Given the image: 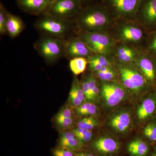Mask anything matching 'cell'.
I'll return each instance as SVG.
<instances>
[{"label":"cell","instance_id":"cell-11","mask_svg":"<svg viewBox=\"0 0 156 156\" xmlns=\"http://www.w3.org/2000/svg\"><path fill=\"white\" fill-rule=\"evenodd\" d=\"M136 118L140 124H147L156 118V89L148 92L137 107Z\"/></svg>","mask_w":156,"mask_h":156},{"label":"cell","instance_id":"cell-10","mask_svg":"<svg viewBox=\"0 0 156 156\" xmlns=\"http://www.w3.org/2000/svg\"><path fill=\"white\" fill-rule=\"evenodd\" d=\"M143 0H107L108 5L118 17L126 19L135 17Z\"/></svg>","mask_w":156,"mask_h":156},{"label":"cell","instance_id":"cell-2","mask_svg":"<svg viewBox=\"0 0 156 156\" xmlns=\"http://www.w3.org/2000/svg\"><path fill=\"white\" fill-rule=\"evenodd\" d=\"M109 12L100 6H92L81 11L76 16V23L82 31H102L110 25Z\"/></svg>","mask_w":156,"mask_h":156},{"label":"cell","instance_id":"cell-3","mask_svg":"<svg viewBox=\"0 0 156 156\" xmlns=\"http://www.w3.org/2000/svg\"><path fill=\"white\" fill-rule=\"evenodd\" d=\"M35 28L43 36H48L61 40L67 39L71 29L69 20L55 17L44 13L34 23Z\"/></svg>","mask_w":156,"mask_h":156},{"label":"cell","instance_id":"cell-18","mask_svg":"<svg viewBox=\"0 0 156 156\" xmlns=\"http://www.w3.org/2000/svg\"><path fill=\"white\" fill-rule=\"evenodd\" d=\"M69 101L75 108L80 106L87 101L81 83L76 78L74 79L70 91Z\"/></svg>","mask_w":156,"mask_h":156},{"label":"cell","instance_id":"cell-33","mask_svg":"<svg viewBox=\"0 0 156 156\" xmlns=\"http://www.w3.org/2000/svg\"><path fill=\"white\" fill-rule=\"evenodd\" d=\"M81 85H82V89H83V91L84 95H85V97H86L87 101H90V102H93L92 93H91L90 89H89V84H88V82H87V78H85L83 80V81L81 83Z\"/></svg>","mask_w":156,"mask_h":156},{"label":"cell","instance_id":"cell-38","mask_svg":"<svg viewBox=\"0 0 156 156\" xmlns=\"http://www.w3.org/2000/svg\"><path fill=\"white\" fill-rule=\"evenodd\" d=\"M55 1V0H50V4H51V3L53 2H54V1Z\"/></svg>","mask_w":156,"mask_h":156},{"label":"cell","instance_id":"cell-31","mask_svg":"<svg viewBox=\"0 0 156 156\" xmlns=\"http://www.w3.org/2000/svg\"><path fill=\"white\" fill-rule=\"evenodd\" d=\"M8 12H7L2 4L0 6V34L2 35L7 34L6 24L8 19Z\"/></svg>","mask_w":156,"mask_h":156},{"label":"cell","instance_id":"cell-16","mask_svg":"<svg viewBox=\"0 0 156 156\" xmlns=\"http://www.w3.org/2000/svg\"><path fill=\"white\" fill-rule=\"evenodd\" d=\"M119 38L127 43H137L142 40L144 36L143 31L133 24H124L118 30Z\"/></svg>","mask_w":156,"mask_h":156},{"label":"cell","instance_id":"cell-36","mask_svg":"<svg viewBox=\"0 0 156 156\" xmlns=\"http://www.w3.org/2000/svg\"><path fill=\"white\" fill-rule=\"evenodd\" d=\"M76 156H97L94 153L87 151H82L76 152Z\"/></svg>","mask_w":156,"mask_h":156},{"label":"cell","instance_id":"cell-7","mask_svg":"<svg viewBox=\"0 0 156 156\" xmlns=\"http://www.w3.org/2000/svg\"><path fill=\"white\" fill-rule=\"evenodd\" d=\"M107 125L116 136H126L131 131L133 126V118L131 111L126 108L116 109L109 116Z\"/></svg>","mask_w":156,"mask_h":156},{"label":"cell","instance_id":"cell-13","mask_svg":"<svg viewBox=\"0 0 156 156\" xmlns=\"http://www.w3.org/2000/svg\"><path fill=\"white\" fill-rule=\"evenodd\" d=\"M134 64L154 89H156V58L147 53L138 56Z\"/></svg>","mask_w":156,"mask_h":156},{"label":"cell","instance_id":"cell-26","mask_svg":"<svg viewBox=\"0 0 156 156\" xmlns=\"http://www.w3.org/2000/svg\"><path fill=\"white\" fill-rule=\"evenodd\" d=\"M98 121L96 118L92 116H86L82 118L78 122L77 128L92 131L98 126Z\"/></svg>","mask_w":156,"mask_h":156},{"label":"cell","instance_id":"cell-1","mask_svg":"<svg viewBox=\"0 0 156 156\" xmlns=\"http://www.w3.org/2000/svg\"><path fill=\"white\" fill-rule=\"evenodd\" d=\"M118 73L120 83L128 94L133 96H138L154 89L134 64L120 63L118 65Z\"/></svg>","mask_w":156,"mask_h":156},{"label":"cell","instance_id":"cell-37","mask_svg":"<svg viewBox=\"0 0 156 156\" xmlns=\"http://www.w3.org/2000/svg\"><path fill=\"white\" fill-rule=\"evenodd\" d=\"M151 156H156V144L153 146Z\"/></svg>","mask_w":156,"mask_h":156},{"label":"cell","instance_id":"cell-19","mask_svg":"<svg viewBox=\"0 0 156 156\" xmlns=\"http://www.w3.org/2000/svg\"><path fill=\"white\" fill-rule=\"evenodd\" d=\"M24 22L20 17L8 13L6 24L7 34L12 38L16 37L21 33L25 28Z\"/></svg>","mask_w":156,"mask_h":156},{"label":"cell","instance_id":"cell-23","mask_svg":"<svg viewBox=\"0 0 156 156\" xmlns=\"http://www.w3.org/2000/svg\"><path fill=\"white\" fill-rule=\"evenodd\" d=\"M88 65V58L85 57H77L70 60V69L75 75L83 73Z\"/></svg>","mask_w":156,"mask_h":156},{"label":"cell","instance_id":"cell-6","mask_svg":"<svg viewBox=\"0 0 156 156\" xmlns=\"http://www.w3.org/2000/svg\"><path fill=\"white\" fill-rule=\"evenodd\" d=\"M78 37L94 54L108 55L114 47L113 39L103 31H82Z\"/></svg>","mask_w":156,"mask_h":156},{"label":"cell","instance_id":"cell-5","mask_svg":"<svg viewBox=\"0 0 156 156\" xmlns=\"http://www.w3.org/2000/svg\"><path fill=\"white\" fill-rule=\"evenodd\" d=\"M128 92L119 83L103 82L100 88V97L106 110L114 109L128 97Z\"/></svg>","mask_w":156,"mask_h":156},{"label":"cell","instance_id":"cell-29","mask_svg":"<svg viewBox=\"0 0 156 156\" xmlns=\"http://www.w3.org/2000/svg\"><path fill=\"white\" fill-rule=\"evenodd\" d=\"M88 62L96 63L103 67H112L111 62L107 58L106 55L94 54L88 58Z\"/></svg>","mask_w":156,"mask_h":156},{"label":"cell","instance_id":"cell-28","mask_svg":"<svg viewBox=\"0 0 156 156\" xmlns=\"http://www.w3.org/2000/svg\"><path fill=\"white\" fill-rule=\"evenodd\" d=\"M73 131L76 136L84 144L92 140L93 137L92 131L77 128L73 130Z\"/></svg>","mask_w":156,"mask_h":156},{"label":"cell","instance_id":"cell-32","mask_svg":"<svg viewBox=\"0 0 156 156\" xmlns=\"http://www.w3.org/2000/svg\"><path fill=\"white\" fill-rule=\"evenodd\" d=\"M52 153L54 156H76V152L60 146L54 149Z\"/></svg>","mask_w":156,"mask_h":156},{"label":"cell","instance_id":"cell-35","mask_svg":"<svg viewBox=\"0 0 156 156\" xmlns=\"http://www.w3.org/2000/svg\"><path fill=\"white\" fill-rule=\"evenodd\" d=\"M73 112L71 109L66 108L62 110L56 115V117L62 118H72Z\"/></svg>","mask_w":156,"mask_h":156},{"label":"cell","instance_id":"cell-27","mask_svg":"<svg viewBox=\"0 0 156 156\" xmlns=\"http://www.w3.org/2000/svg\"><path fill=\"white\" fill-rule=\"evenodd\" d=\"M87 80L92 93L93 103H95L100 97V89L98 87V84L95 77L92 75L87 76Z\"/></svg>","mask_w":156,"mask_h":156},{"label":"cell","instance_id":"cell-17","mask_svg":"<svg viewBox=\"0 0 156 156\" xmlns=\"http://www.w3.org/2000/svg\"><path fill=\"white\" fill-rule=\"evenodd\" d=\"M126 150L129 156H151L152 149L146 140L136 138L128 143Z\"/></svg>","mask_w":156,"mask_h":156},{"label":"cell","instance_id":"cell-20","mask_svg":"<svg viewBox=\"0 0 156 156\" xmlns=\"http://www.w3.org/2000/svg\"><path fill=\"white\" fill-rule=\"evenodd\" d=\"M59 146L67 148L74 152L82 150L85 144L81 142L72 132L63 133L59 140Z\"/></svg>","mask_w":156,"mask_h":156},{"label":"cell","instance_id":"cell-14","mask_svg":"<svg viewBox=\"0 0 156 156\" xmlns=\"http://www.w3.org/2000/svg\"><path fill=\"white\" fill-rule=\"evenodd\" d=\"M150 32L156 30V0H143L136 16Z\"/></svg>","mask_w":156,"mask_h":156},{"label":"cell","instance_id":"cell-25","mask_svg":"<svg viewBox=\"0 0 156 156\" xmlns=\"http://www.w3.org/2000/svg\"><path fill=\"white\" fill-rule=\"evenodd\" d=\"M96 76L103 82H111L117 76L116 72L112 67H104L95 73Z\"/></svg>","mask_w":156,"mask_h":156},{"label":"cell","instance_id":"cell-30","mask_svg":"<svg viewBox=\"0 0 156 156\" xmlns=\"http://www.w3.org/2000/svg\"><path fill=\"white\" fill-rule=\"evenodd\" d=\"M150 33L147 51L148 54L156 58V30Z\"/></svg>","mask_w":156,"mask_h":156},{"label":"cell","instance_id":"cell-22","mask_svg":"<svg viewBox=\"0 0 156 156\" xmlns=\"http://www.w3.org/2000/svg\"><path fill=\"white\" fill-rule=\"evenodd\" d=\"M143 134L151 145L156 144V118L147 123L143 129Z\"/></svg>","mask_w":156,"mask_h":156},{"label":"cell","instance_id":"cell-4","mask_svg":"<svg viewBox=\"0 0 156 156\" xmlns=\"http://www.w3.org/2000/svg\"><path fill=\"white\" fill-rule=\"evenodd\" d=\"M64 40L43 36L36 42L35 49L45 61L54 63L64 56Z\"/></svg>","mask_w":156,"mask_h":156},{"label":"cell","instance_id":"cell-9","mask_svg":"<svg viewBox=\"0 0 156 156\" xmlns=\"http://www.w3.org/2000/svg\"><path fill=\"white\" fill-rule=\"evenodd\" d=\"M90 147L97 156H117L122 149L119 140L108 135L101 136L93 140Z\"/></svg>","mask_w":156,"mask_h":156},{"label":"cell","instance_id":"cell-15","mask_svg":"<svg viewBox=\"0 0 156 156\" xmlns=\"http://www.w3.org/2000/svg\"><path fill=\"white\" fill-rule=\"evenodd\" d=\"M17 2L22 11L33 15L44 14L50 4V0H17Z\"/></svg>","mask_w":156,"mask_h":156},{"label":"cell","instance_id":"cell-12","mask_svg":"<svg viewBox=\"0 0 156 156\" xmlns=\"http://www.w3.org/2000/svg\"><path fill=\"white\" fill-rule=\"evenodd\" d=\"M94 54L79 37H70L64 40V56L70 60L80 57L88 58Z\"/></svg>","mask_w":156,"mask_h":156},{"label":"cell","instance_id":"cell-8","mask_svg":"<svg viewBox=\"0 0 156 156\" xmlns=\"http://www.w3.org/2000/svg\"><path fill=\"white\" fill-rule=\"evenodd\" d=\"M81 5L82 0H55L50 4L45 13L69 20L79 14Z\"/></svg>","mask_w":156,"mask_h":156},{"label":"cell","instance_id":"cell-21","mask_svg":"<svg viewBox=\"0 0 156 156\" xmlns=\"http://www.w3.org/2000/svg\"><path fill=\"white\" fill-rule=\"evenodd\" d=\"M115 54L120 63L123 64L133 63L138 56L134 49L124 44L120 45L116 48Z\"/></svg>","mask_w":156,"mask_h":156},{"label":"cell","instance_id":"cell-24","mask_svg":"<svg viewBox=\"0 0 156 156\" xmlns=\"http://www.w3.org/2000/svg\"><path fill=\"white\" fill-rule=\"evenodd\" d=\"M75 108L76 113L79 116H93L97 114L98 110L95 103L90 101H86Z\"/></svg>","mask_w":156,"mask_h":156},{"label":"cell","instance_id":"cell-34","mask_svg":"<svg viewBox=\"0 0 156 156\" xmlns=\"http://www.w3.org/2000/svg\"><path fill=\"white\" fill-rule=\"evenodd\" d=\"M56 122L57 125L62 128H69L72 126L74 122L73 118H55Z\"/></svg>","mask_w":156,"mask_h":156}]
</instances>
